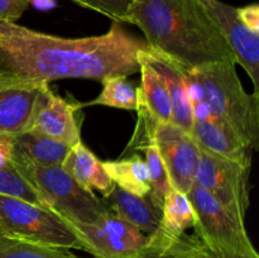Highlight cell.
Masks as SVG:
<instances>
[{
    "label": "cell",
    "instance_id": "obj_1",
    "mask_svg": "<svg viewBox=\"0 0 259 258\" xmlns=\"http://www.w3.org/2000/svg\"><path fill=\"white\" fill-rule=\"evenodd\" d=\"M147 47L119 22L101 35L63 38L0 20V71L24 80L128 77L139 72L138 52Z\"/></svg>",
    "mask_w": 259,
    "mask_h": 258
},
{
    "label": "cell",
    "instance_id": "obj_2",
    "mask_svg": "<svg viewBox=\"0 0 259 258\" xmlns=\"http://www.w3.org/2000/svg\"><path fill=\"white\" fill-rule=\"evenodd\" d=\"M126 23L143 32L152 51L171 58L186 71L235 61L200 0H132Z\"/></svg>",
    "mask_w": 259,
    "mask_h": 258
},
{
    "label": "cell",
    "instance_id": "obj_3",
    "mask_svg": "<svg viewBox=\"0 0 259 258\" xmlns=\"http://www.w3.org/2000/svg\"><path fill=\"white\" fill-rule=\"evenodd\" d=\"M234 60L185 70L191 103L200 104L227 121L254 149L259 143V95L248 94Z\"/></svg>",
    "mask_w": 259,
    "mask_h": 258
},
{
    "label": "cell",
    "instance_id": "obj_4",
    "mask_svg": "<svg viewBox=\"0 0 259 258\" xmlns=\"http://www.w3.org/2000/svg\"><path fill=\"white\" fill-rule=\"evenodd\" d=\"M10 161L47 209L58 217L90 224L109 211L104 201L83 189L62 166H40L14 151H10Z\"/></svg>",
    "mask_w": 259,
    "mask_h": 258
},
{
    "label": "cell",
    "instance_id": "obj_5",
    "mask_svg": "<svg viewBox=\"0 0 259 258\" xmlns=\"http://www.w3.org/2000/svg\"><path fill=\"white\" fill-rule=\"evenodd\" d=\"M0 224L4 234L25 242L61 249H81L67 223L46 207L0 194Z\"/></svg>",
    "mask_w": 259,
    "mask_h": 258
},
{
    "label": "cell",
    "instance_id": "obj_6",
    "mask_svg": "<svg viewBox=\"0 0 259 258\" xmlns=\"http://www.w3.org/2000/svg\"><path fill=\"white\" fill-rule=\"evenodd\" d=\"M195 215L196 237L215 252L259 258L244 223L235 219L212 195L194 184L187 192Z\"/></svg>",
    "mask_w": 259,
    "mask_h": 258
},
{
    "label": "cell",
    "instance_id": "obj_7",
    "mask_svg": "<svg viewBox=\"0 0 259 258\" xmlns=\"http://www.w3.org/2000/svg\"><path fill=\"white\" fill-rule=\"evenodd\" d=\"M63 220L76 234L81 249L95 258H131L152 247L151 235L110 210L100 220L90 224Z\"/></svg>",
    "mask_w": 259,
    "mask_h": 258
},
{
    "label": "cell",
    "instance_id": "obj_8",
    "mask_svg": "<svg viewBox=\"0 0 259 258\" xmlns=\"http://www.w3.org/2000/svg\"><path fill=\"white\" fill-rule=\"evenodd\" d=\"M250 168L200 149L194 184L206 190L229 214L244 223L250 205Z\"/></svg>",
    "mask_w": 259,
    "mask_h": 258
},
{
    "label": "cell",
    "instance_id": "obj_9",
    "mask_svg": "<svg viewBox=\"0 0 259 258\" xmlns=\"http://www.w3.org/2000/svg\"><path fill=\"white\" fill-rule=\"evenodd\" d=\"M210 15L225 42L254 85V93L259 90V33L253 32L240 20L238 8L228 5L220 0H200Z\"/></svg>",
    "mask_w": 259,
    "mask_h": 258
},
{
    "label": "cell",
    "instance_id": "obj_10",
    "mask_svg": "<svg viewBox=\"0 0 259 258\" xmlns=\"http://www.w3.org/2000/svg\"><path fill=\"white\" fill-rule=\"evenodd\" d=\"M158 148L174 189L187 194L194 185L200 148L191 134L172 123L158 121L154 129Z\"/></svg>",
    "mask_w": 259,
    "mask_h": 258
},
{
    "label": "cell",
    "instance_id": "obj_11",
    "mask_svg": "<svg viewBox=\"0 0 259 258\" xmlns=\"http://www.w3.org/2000/svg\"><path fill=\"white\" fill-rule=\"evenodd\" d=\"M81 109L82 104L63 99L50 88V83H45L34 103L27 129L42 132L73 147L81 142L82 119L77 115Z\"/></svg>",
    "mask_w": 259,
    "mask_h": 258
},
{
    "label": "cell",
    "instance_id": "obj_12",
    "mask_svg": "<svg viewBox=\"0 0 259 258\" xmlns=\"http://www.w3.org/2000/svg\"><path fill=\"white\" fill-rule=\"evenodd\" d=\"M191 137L200 149L252 167L253 148L223 119L200 104H192Z\"/></svg>",
    "mask_w": 259,
    "mask_h": 258
},
{
    "label": "cell",
    "instance_id": "obj_13",
    "mask_svg": "<svg viewBox=\"0 0 259 258\" xmlns=\"http://www.w3.org/2000/svg\"><path fill=\"white\" fill-rule=\"evenodd\" d=\"M47 82L24 80L0 71V138L25 131L34 103Z\"/></svg>",
    "mask_w": 259,
    "mask_h": 258
},
{
    "label": "cell",
    "instance_id": "obj_14",
    "mask_svg": "<svg viewBox=\"0 0 259 258\" xmlns=\"http://www.w3.org/2000/svg\"><path fill=\"white\" fill-rule=\"evenodd\" d=\"M138 57L148 63L163 80L172 104V124L191 134L194 124L191 94L185 76V70L175 61L161 53L143 48L138 52Z\"/></svg>",
    "mask_w": 259,
    "mask_h": 258
},
{
    "label": "cell",
    "instance_id": "obj_15",
    "mask_svg": "<svg viewBox=\"0 0 259 258\" xmlns=\"http://www.w3.org/2000/svg\"><path fill=\"white\" fill-rule=\"evenodd\" d=\"M104 204L109 205L110 211L118 214L147 235H154L158 232L162 209L149 195L137 196L115 185L110 194L104 197Z\"/></svg>",
    "mask_w": 259,
    "mask_h": 258
},
{
    "label": "cell",
    "instance_id": "obj_16",
    "mask_svg": "<svg viewBox=\"0 0 259 258\" xmlns=\"http://www.w3.org/2000/svg\"><path fill=\"white\" fill-rule=\"evenodd\" d=\"M195 215L187 194L172 187L162 204L158 232L152 237V247L167 249L172 242L181 238L185 230L194 227Z\"/></svg>",
    "mask_w": 259,
    "mask_h": 258
},
{
    "label": "cell",
    "instance_id": "obj_17",
    "mask_svg": "<svg viewBox=\"0 0 259 258\" xmlns=\"http://www.w3.org/2000/svg\"><path fill=\"white\" fill-rule=\"evenodd\" d=\"M62 168L83 189L93 192L94 190H98L104 197L108 196L115 186L104 168L103 162L82 143V141L71 148L63 161Z\"/></svg>",
    "mask_w": 259,
    "mask_h": 258
},
{
    "label": "cell",
    "instance_id": "obj_18",
    "mask_svg": "<svg viewBox=\"0 0 259 258\" xmlns=\"http://www.w3.org/2000/svg\"><path fill=\"white\" fill-rule=\"evenodd\" d=\"M12 151L40 166H62L72 147L42 132L27 129L8 136Z\"/></svg>",
    "mask_w": 259,
    "mask_h": 258
},
{
    "label": "cell",
    "instance_id": "obj_19",
    "mask_svg": "<svg viewBox=\"0 0 259 258\" xmlns=\"http://www.w3.org/2000/svg\"><path fill=\"white\" fill-rule=\"evenodd\" d=\"M103 164L118 187L137 196L143 197L151 194L148 168L144 159L139 156L133 154L128 158L103 162Z\"/></svg>",
    "mask_w": 259,
    "mask_h": 258
},
{
    "label": "cell",
    "instance_id": "obj_20",
    "mask_svg": "<svg viewBox=\"0 0 259 258\" xmlns=\"http://www.w3.org/2000/svg\"><path fill=\"white\" fill-rule=\"evenodd\" d=\"M141 72V91L151 113L163 123L172 121V104L168 90L158 73L138 57Z\"/></svg>",
    "mask_w": 259,
    "mask_h": 258
},
{
    "label": "cell",
    "instance_id": "obj_21",
    "mask_svg": "<svg viewBox=\"0 0 259 258\" xmlns=\"http://www.w3.org/2000/svg\"><path fill=\"white\" fill-rule=\"evenodd\" d=\"M10 151H12V146L8 137H2L0 138V194L19 197L30 204L47 209L45 202L35 194L34 190L13 167L12 161H10Z\"/></svg>",
    "mask_w": 259,
    "mask_h": 258
},
{
    "label": "cell",
    "instance_id": "obj_22",
    "mask_svg": "<svg viewBox=\"0 0 259 258\" xmlns=\"http://www.w3.org/2000/svg\"><path fill=\"white\" fill-rule=\"evenodd\" d=\"M103 90L98 98L85 105H105L124 110H137L138 108V93L128 80L126 76H111L100 81Z\"/></svg>",
    "mask_w": 259,
    "mask_h": 258
},
{
    "label": "cell",
    "instance_id": "obj_23",
    "mask_svg": "<svg viewBox=\"0 0 259 258\" xmlns=\"http://www.w3.org/2000/svg\"><path fill=\"white\" fill-rule=\"evenodd\" d=\"M0 258H78L68 249L45 247L0 234Z\"/></svg>",
    "mask_w": 259,
    "mask_h": 258
},
{
    "label": "cell",
    "instance_id": "obj_24",
    "mask_svg": "<svg viewBox=\"0 0 259 258\" xmlns=\"http://www.w3.org/2000/svg\"><path fill=\"white\" fill-rule=\"evenodd\" d=\"M139 151H143L144 154H146L144 162H146L147 168H148L149 181H151V194H149V196L162 209L164 197H166L167 192L172 189L163 159H162L158 148L154 143V139L147 143L146 146L142 147Z\"/></svg>",
    "mask_w": 259,
    "mask_h": 258
},
{
    "label": "cell",
    "instance_id": "obj_25",
    "mask_svg": "<svg viewBox=\"0 0 259 258\" xmlns=\"http://www.w3.org/2000/svg\"><path fill=\"white\" fill-rule=\"evenodd\" d=\"M167 249L171 250L176 258H247L242 255L227 254L215 252L204 244L199 238L182 235L169 244Z\"/></svg>",
    "mask_w": 259,
    "mask_h": 258
},
{
    "label": "cell",
    "instance_id": "obj_26",
    "mask_svg": "<svg viewBox=\"0 0 259 258\" xmlns=\"http://www.w3.org/2000/svg\"><path fill=\"white\" fill-rule=\"evenodd\" d=\"M83 8L106 15L114 22L126 23V13L132 0H72Z\"/></svg>",
    "mask_w": 259,
    "mask_h": 258
},
{
    "label": "cell",
    "instance_id": "obj_27",
    "mask_svg": "<svg viewBox=\"0 0 259 258\" xmlns=\"http://www.w3.org/2000/svg\"><path fill=\"white\" fill-rule=\"evenodd\" d=\"M28 0H0V20L15 23L27 10Z\"/></svg>",
    "mask_w": 259,
    "mask_h": 258
},
{
    "label": "cell",
    "instance_id": "obj_28",
    "mask_svg": "<svg viewBox=\"0 0 259 258\" xmlns=\"http://www.w3.org/2000/svg\"><path fill=\"white\" fill-rule=\"evenodd\" d=\"M238 15L240 20L253 32L259 33V5L250 4L247 7L238 8Z\"/></svg>",
    "mask_w": 259,
    "mask_h": 258
},
{
    "label": "cell",
    "instance_id": "obj_29",
    "mask_svg": "<svg viewBox=\"0 0 259 258\" xmlns=\"http://www.w3.org/2000/svg\"><path fill=\"white\" fill-rule=\"evenodd\" d=\"M95 258V257H94ZM131 258H176L174 255V253L169 249H162L158 247H151L149 249H147L146 252L141 253L138 255H134Z\"/></svg>",
    "mask_w": 259,
    "mask_h": 258
},
{
    "label": "cell",
    "instance_id": "obj_30",
    "mask_svg": "<svg viewBox=\"0 0 259 258\" xmlns=\"http://www.w3.org/2000/svg\"><path fill=\"white\" fill-rule=\"evenodd\" d=\"M29 3H32L34 7H37L38 9L47 10L51 9V8L55 7V0H28Z\"/></svg>",
    "mask_w": 259,
    "mask_h": 258
},
{
    "label": "cell",
    "instance_id": "obj_31",
    "mask_svg": "<svg viewBox=\"0 0 259 258\" xmlns=\"http://www.w3.org/2000/svg\"><path fill=\"white\" fill-rule=\"evenodd\" d=\"M0 234H4V229H3L2 224H0ZM5 235V234H4Z\"/></svg>",
    "mask_w": 259,
    "mask_h": 258
}]
</instances>
